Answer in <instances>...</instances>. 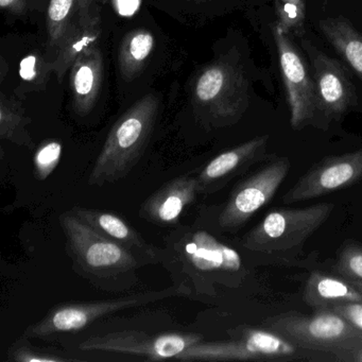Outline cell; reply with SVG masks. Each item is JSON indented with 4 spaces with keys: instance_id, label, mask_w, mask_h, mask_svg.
I'll return each instance as SVG.
<instances>
[{
    "instance_id": "19",
    "label": "cell",
    "mask_w": 362,
    "mask_h": 362,
    "mask_svg": "<svg viewBox=\"0 0 362 362\" xmlns=\"http://www.w3.org/2000/svg\"><path fill=\"white\" fill-rule=\"evenodd\" d=\"M303 298L313 308H332L345 303L362 302V292L343 277L313 272L307 279Z\"/></svg>"
},
{
    "instance_id": "21",
    "label": "cell",
    "mask_w": 362,
    "mask_h": 362,
    "mask_svg": "<svg viewBox=\"0 0 362 362\" xmlns=\"http://www.w3.org/2000/svg\"><path fill=\"white\" fill-rule=\"evenodd\" d=\"M320 28L332 47L362 80V33L339 18L322 21Z\"/></svg>"
},
{
    "instance_id": "23",
    "label": "cell",
    "mask_w": 362,
    "mask_h": 362,
    "mask_svg": "<svg viewBox=\"0 0 362 362\" xmlns=\"http://www.w3.org/2000/svg\"><path fill=\"white\" fill-rule=\"evenodd\" d=\"M23 336L12 344L8 351V358L16 362H71L79 361L78 358L66 357L63 354L49 349L37 347Z\"/></svg>"
},
{
    "instance_id": "24",
    "label": "cell",
    "mask_w": 362,
    "mask_h": 362,
    "mask_svg": "<svg viewBox=\"0 0 362 362\" xmlns=\"http://www.w3.org/2000/svg\"><path fill=\"white\" fill-rule=\"evenodd\" d=\"M277 23L288 35H302L305 28V0H275Z\"/></svg>"
},
{
    "instance_id": "11",
    "label": "cell",
    "mask_w": 362,
    "mask_h": 362,
    "mask_svg": "<svg viewBox=\"0 0 362 362\" xmlns=\"http://www.w3.org/2000/svg\"><path fill=\"white\" fill-rule=\"evenodd\" d=\"M200 341H202L201 334L189 332L149 334L137 330H124L90 337L79 345V349L83 351L130 354L144 356L151 360H179L190 346Z\"/></svg>"
},
{
    "instance_id": "9",
    "label": "cell",
    "mask_w": 362,
    "mask_h": 362,
    "mask_svg": "<svg viewBox=\"0 0 362 362\" xmlns=\"http://www.w3.org/2000/svg\"><path fill=\"white\" fill-rule=\"evenodd\" d=\"M177 296H188V291L182 286L175 285L158 291L141 292L122 298L58 305L43 319L29 326L25 334L29 338H45L52 334L79 332L110 313Z\"/></svg>"
},
{
    "instance_id": "10",
    "label": "cell",
    "mask_w": 362,
    "mask_h": 362,
    "mask_svg": "<svg viewBox=\"0 0 362 362\" xmlns=\"http://www.w3.org/2000/svg\"><path fill=\"white\" fill-rule=\"evenodd\" d=\"M287 158H274L235 187L219 215L220 228L236 230L270 202L289 173Z\"/></svg>"
},
{
    "instance_id": "1",
    "label": "cell",
    "mask_w": 362,
    "mask_h": 362,
    "mask_svg": "<svg viewBox=\"0 0 362 362\" xmlns=\"http://www.w3.org/2000/svg\"><path fill=\"white\" fill-rule=\"evenodd\" d=\"M188 294L213 296L217 286L237 287L245 276L240 255L203 228H182L171 234L163 259ZM169 269V270H170Z\"/></svg>"
},
{
    "instance_id": "26",
    "label": "cell",
    "mask_w": 362,
    "mask_h": 362,
    "mask_svg": "<svg viewBox=\"0 0 362 362\" xmlns=\"http://www.w3.org/2000/svg\"><path fill=\"white\" fill-rule=\"evenodd\" d=\"M62 156V144L56 139H48L40 145L35 150V175L37 180L44 181L47 179L60 163Z\"/></svg>"
},
{
    "instance_id": "30",
    "label": "cell",
    "mask_w": 362,
    "mask_h": 362,
    "mask_svg": "<svg viewBox=\"0 0 362 362\" xmlns=\"http://www.w3.org/2000/svg\"><path fill=\"white\" fill-rule=\"evenodd\" d=\"M320 361L362 362V345L349 349V351L326 354V355L322 356Z\"/></svg>"
},
{
    "instance_id": "33",
    "label": "cell",
    "mask_w": 362,
    "mask_h": 362,
    "mask_svg": "<svg viewBox=\"0 0 362 362\" xmlns=\"http://www.w3.org/2000/svg\"><path fill=\"white\" fill-rule=\"evenodd\" d=\"M187 1H194V3H204V1H209V0H187Z\"/></svg>"
},
{
    "instance_id": "25",
    "label": "cell",
    "mask_w": 362,
    "mask_h": 362,
    "mask_svg": "<svg viewBox=\"0 0 362 362\" xmlns=\"http://www.w3.org/2000/svg\"><path fill=\"white\" fill-rule=\"evenodd\" d=\"M52 73H54V69L45 52L28 54L21 62V78L30 86H43Z\"/></svg>"
},
{
    "instance_id": "3",
    "label": "cell",
    "mask_w": 362,
    "mask_h": 362,
    "mask_svg": "<svg viewBox=\"0 0 362 362\" xmlns=\"http://www.w3.org/2000/svg\"><path fill=\"white\" fill-rule=\"evenodd\" d=\"M46 27L45 54L61 82L78 54L98 43L101 16L97 0H49Z\"/></svg>"
},
{
    "instance_id": "5",
    "label": "cell",
    "mask_w": 362,
    "mask_h": 362,
    "mask_svg": "<svg viewBox=\"0 0 362 362\" xmlns=\"http://www.w3.org/2000/svg\"><path fill=\"white\" fill-rule=\"evenodd\" d=\"M247 78L228 61L205 67L194 80L192 105L197 115L213 127L230 126L245 113L249 103Z\"/></svg>"
},
{
    "instance_id": "7",
    "label": "cell",
    "mask_w": 362,
    "mask_h": 362,
    "mask_svg": "<svg viewBox=\"0 0 362 362\" xmlns=\"http://www.w3.org/2000/svg\"><path fill=\"white\" fill-rule=\"evenodd\" d=\"M319 354L300 349L270 329L238 328L234 339L221 342H200L190 346L182 361H317Z\"/></svg>"
},
{
    "instance_id": "6",
    "label": "cell",
    "mask_w": 362,
    "mask_h": 362,
    "mask_svg": "<svg viewBox=\"0 0 362 362\" xmlns=\"http://www.w3.org/2000/svg\"><path fill=\"white\" fill-rule=\"evenodd\" d=\"M264 324L300 349L319 354L317 361L326 354L362 345V332L330 308L317 309L311 315L283 313L266 320Z\"/></svg>"
},
{
    "instance_id": "27",
    "label": "cell",
    "mask_w": 362,
    "mask_h": 362,
    "mask_svg": "<svg viewBox=\"0 0 362 362\" xmlns=\"http://www.w3.org/2000/svg\"><path fill=\"white\" fill-rule=\"evenodd\" d=\"M334 269L343 279L362 283V247L356 243L343 245Z\"/></svg>"
},
{
    "instance_id": "18",
    "label": "cell",
    "mask_w": 362,
    "mask_h": 362,
    "mask_svg": "<svg viewBox=\"0 0 362 362\" xmlns=\"http://www.w3.org/2000/svg\"><path fill=\"white\" fill-rule=\"evenodd\" d=\"M71 211L107 238L124 245V247L136 254L144 262H146V264H158L162 262V250L147 243L139 232H136L119 216L107 213V211L84 209L80 206L74 207Z\"/></svg>"
},
{
    "instance_id": "20",
    "label": "cell",
    "mask_w": 362,
    "mask_h": 362,
    "mask_svg": "<svg viewBox=\"0 0 362 362\" xmlns=\"http://www.w3.org/2000/svg\"><path fill=\"white\" fill-rule=\"evenodd\" d=\"M156 48V37L147 29H134L127 33L118 52V65L122 77L132 81L141 74Z\"/></svg>"
},
{
    "instance_id": "17",
    "label": "cell",
    "mask_w": 362,
    "mask_h": 362,
    "mask_svg": "<svg viewBox=\"0 0 362 362\" xmlns=\"http://www.w3.org/2000/svg\"><path fill=\"white\" fill-rule=\"evenodd\" d=\"M103 54L98 43L86 47L74 60L69 69V83L74 111L77 115H88L96 105L103 84Z\"/></svg>"
},
{
    "instance_id": "15",
    "label": "cell",
    "mask_w": 362,
    "mask_h": 362,
    "mask_svg": "<svg viewBox=\"0 0 362 362\" xmlns=\"http://www.w3.org/2000/svg\"><path fill=\"white\" fill-rule=\"evenodd\" d=\"M268 135L245 141L209 160L197 175L200 194H214L266 156Z\"/></svg>"
},
{
    "instance_id": "12",
    "label": "cell",
    "mask_w": 362,
    "mask_h": 362,
    "mask_svg": "<svg viewBox=\"0 0 362 362\" xmlns=\"http://www.w3.org/2000/svg\"><path fill=\"white\" fill-rule=\"evenodd\" d=\"M273 35L291 113V126L298 129L310 122L317 114L315 82L289 35L277 24L273 27Z\"/></svg>"
},
{
    "instance_id": "22",
    "label": "cell",
    "mask_w": 362,
    "mask_h": 362,
    "mask_svg": "<svg viewBox=\"0 0 362 362\" xmlns=\"http://www.w3.org/2000/svg\"><path fill=\"white\" fill-rule=\"evenodd\" d=\"M31 119L27 115L22 101L13 96L1 94L0 96V137L33 150L35 148L29 134L28 126Z\"/></svg>"
},
{
    "instance_id": "32",
    "label": "cell",
    "mask_w": 362,
    "mask_h": 362,
    "mask_svg": "<svg viewBox=\"0 0 362 362\" xmlns=\"http://www.w3.org/2000/svg\"><path fill=\"white\" fill-rule=\"evenodd\" d=\"M346 281H349V283L351 284V285L355 286V287L357 288L358 290H360V291L362 292V283H360V281H349V279H346Z\"/></svg>"
},
{
    "instance_id": "14",
    "label": "cell",
    "mask_w": 362,
    "mask_h": 362,
    "mask_svg": "<svg viewBox=\"0 0 362 362\" xmlns=\"http://www.w3.org/2000/svg\"><path fill=\"white\" fill-rule=\"evenodd\" d=\"M305 49L313 64L317 112L328 117L341 115L355 103L354 84L336 60L309 43H305Z\"/></svg>"
},
{
    "instance_id": "2",
    "label": "cell",
    "mask_w": 362,
    "mask_h": 362,
    "mask_svg": "<svg viewBox=\"0 0 362 362\" xmlns=\"http://www.w3.org/2000/svg\"><path fill=\"white\" fill-rule=\"evenodd\" d=\"M158 99L143 97L127 110L110 131L88 184L103 187L124 179L139 163L149 144L158 114Z\"/></svg>"
},
{
    "instance_id": "29",
    "label": "cell",
    "mask_w": 362,
    "mask_h": 362,
    "mask_svg": "<svg viewBox=\"0 0 362 362\" xmlns=\"http://www.w3.org/2000/svg\"><path fill=\"white\" fill-rule=\"evenodd\" d=\"M45 0H0L4 11L13 16H25L37 9Z\"/></svg>"
},
{
    "instance_id": "4",
    "label": "cell",
    "mask_w": 362,
    "mask_h": 362,
    "mask_svg": "<svg viewBox=\"0 0 362 362\" xmlns=\"http://www.w3.org/2000/svg\"><path fill=\"white\" fill-rule=\"evenodd\" d=\"M60 223L74 267L86 279L109 281L147 264L136 254L107 238L71 211L61 216Z\"/></svg>"
},
{
    "instance_id": "31",
    "label": "cell",
    "mask_w": 362,
    "mask_h": 362,
    "mask_svg": "<svg viewBox=\"0 0 362 362\" xmlns=\"http://www.w3.org/2000/svg\"><path fill=\"white\" fill-rule=\"evenodd\" d=\"M111 4L118 16L131 18L139 11L141 0H111Z\"/></svg>"
},
{
    "instance_id": "16",
    "label": "cell",
    "mask_w": 362,
    "mask_h": 362,
    "mask_svg": "<svg viewBox=\"0 0 362 362\" xmlns=\"http://www.w3.org/2000/svg\"><path fill=\"white\" fill-rule=\"evenodd\" d=\"M200 194L198 177L182 175L152 194L141 207L143 219L158 226L177 224L182 213Z\"/></svg>"
},
{
    "instance_id": "13",
    "label": "cell",
    "mask_w": 362,
    "mask_h": 362,
    "mask_svg": "<svg viewBox=\"0 0 362 362\" xmlns=\"http://www.w3.org/2000/svg\"><path fill=\"white\" fill-rule=\"evenodd\" d=\"M362 179V149L328 156L311 167L284 194L283 202L313 200L349 187Z\"/></svg>"
},
{
    "instance_id": "28",
    "label": "cell",
    "mask_w": 362,
    "mask_h": 362,
    "mask_svg": "<svg viewBox=\"0 0 362 362\" xmlns=\"http://www.w3.org/2000/svg\"><path fill=\"white\" fill-rule=\"evenodd\" d=\"M330 309L342 315L356 329L362 332V302L345 303Z\"/></svg>"
},
{
    "instance_id": "8",
    "label": "cell",
    "mask_w": 362,
    "mask_h": 362,
    "mask_svg": "<svg viewBox=\"0 0 362 362\" xmlns=\"http://www.w3.org/2000/svg\"><path fill=\"white\" fill-rule=\"evenodd\" d=\"M334 209L332 203H320L304 209H284L270 211L241 245L255 253L281 254L302 247Z\"/></svg>"
}]
</instances>
